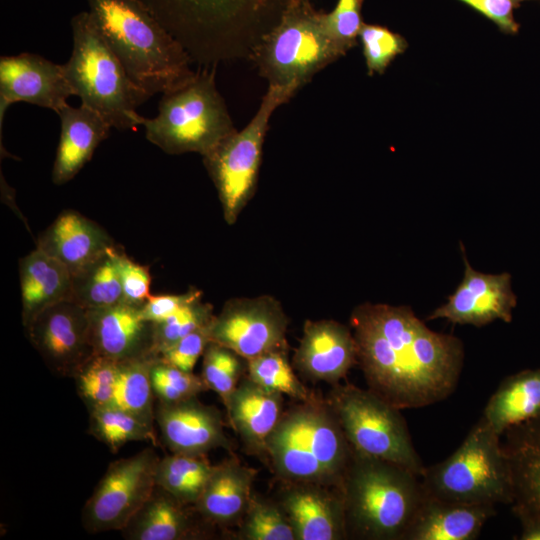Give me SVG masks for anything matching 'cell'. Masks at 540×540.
<instances>
[{
	"label": "cell",
	"mask_w": 540,
	"mask_h": 540,
	"mask_svg": "<svg viewBox=\"0 0 540 540\" xmlns=\"http://www.w3.org/2000/svg\"><path fill=\"white\" fill-rule=\"evenodd\" d=\"M357 363L368 389L398 409L448 398L464 363L462 341L432 331L410 307L364 303L351 313Z\"/></svg>",
	"instance_id": "1"
},
{
	"label": "cell",
	"mask_w": 540,
	"mask_h": 540,
	"mask_svg": "<svg viewBox=\"0 0 540 540\" xmlns=\"http://www.w3.org/2000/svg\"><path fill=\"white\" fill-rule=\"evenodd\" d=\"M193 61L248 58L293 0H139Z\"/></svg>",
	"instance_id": "2"
},
{
	"label": "cell",
	"mask_w": 540,
	"mask_h": 540,
	"mask_svg": "<svg viewBox=\"0 0 540 540\" xmlns=\"http://www.w3.org/2000/svg\"><path fill=\"white\" fill-rule=\"evenodd\" d=\"M90 14L131 80L150 96L196 74L182 44L139 0H88Z\"/></svg>",
	"instance_id": "3"
},
{
	"label": "cell",
	"mask_w": 540,
	"mask_h": 540,
	"mask_svg": "<svg viewBox=\"0 0 540 540\" xmlns=\"http://www.w3.org/2000/svg\"><path fill=\"white\" fill-rule=\"evenodd\" d=\"M339 489L353 539L405 540L426 498L419 476L353 449Z\"/></svg>",
	"instance_id": "4"
},
{
	"label": "cell",
	"mask_w": 540,
	"mask_h": 540,
	"mask_svg": "<svg viewBox=\"0 0 540 540\" xmlns=\"http://www.w3.org/2000/svg\"><path fill=\"white\" fill-rule=\"evenodd\" d=\"M266 451L283 483L340 488L352 448L329 402L313 394L283 412Z\"/></svg>",
	"instance_id": "5"
},
{
	"label": "cell",
	"mask_w": 540,
	"mask_h": 540,
	"mask_svg": "<svg viewBox=\"0 0 540 540\" xmlns=\"http://www.w3.org/2000/svg\"><path fill=\"white\" fill-rule=\"evenodd\" d=\"M71 26L73 48L63 67L73 95L112 128L137 130L136 109L151 96L131 80L89 12L75 16Z\"/></svg>",
	"instance_id": "6"
},
{
	"label": "cell",
	"mask_w": 540,
	"mask_h": 540,
	"mask_svg": "<svg viewBox=\"0 0 540 540\" xmlns=\"http://www.w3.org/2000/svg\"><path fill=\"white\" fill-rule=\"evenodd\" d=\"M149 142L171 155L202 157L237 130L216 86V69L204 68L185 85L162 94L158 113L141 116Z\"/></svg>",
	"instance_id": "7"
},
{
	"label": "cell",
	"mask_w": 540,
	"mask_h": 540,
	"mask_svg": "<svg viewBox=\"0 0 540 540\" xmlns=\"http://www.w3.org/2000/svg\"><path fill=\"white\" fill-rule=\"evenodd\" d=\"M501 438L481 417L454 453L425 468L420 479L426 495L461 504L512 505L513 479Z\"/></svg>",
	"instance_id": "8"
},
{
	"label": "cell",
	"mask_w": 540,
	"mask_h": 540,
	"mask_svg": "<svg viewBox=\"0 0 540 540\" xmlns=\"http://www.w3.org/2000/svg\"><path fill=\"white\" fill-rule=\"evenodd\" d=\"M323 12L310 0H293L247 59L269 85L296 94L328 65L344 56L328 36Z\"/></svg>",
	"instance_id": "9"
},
{
	"label": "cell",
	"mask_w": 540,
	"mask_h": 540,
	"mask_svg": "<svg viewBox=\"0 0 540 540\" xmlns=\"http://www.w3.org/2000/svg\"><path fill=\"white\" fill-rule=\"evenodd\" d=\"M327 401L354 451L422 476L426 466L412 443L400 409L370 389L353 384L334 385Z\"/></svg>",
	"instance_id": "10"
},
{
	"label": "cell",
	"mask_w": 540,
	"mask_h": 540,
	"mask_svg": "<svg viewBox=\"0 0 540 540\" xmlns=\"http://www.w3.org/2000/svg\"><path fill=\"white\" fill-rule=\"evenodd\" d=\"M292 97L294 94L290 91L268 85L249 123L203 156L204 166L216 188L223 217L228 225L237 222L254 196L271 116Z\"/></svg>",
	"instance_id": "11"
},
{
	"label": "cell",
	"mask_w": 540,
	"mask_h": 540,
	"mask_svg": "<svg viewBox=\"0 0 540 540\" xmlns=\"http://www.w3.org/2000/svg\"><path fill=\"white\" fill-rule=\"evenodd\" d=\"M160 457L154 448L110 463L82 510L91 533L121 531L152 494Z\"/></svg>",
	"instance_id": "12"
},
{
	"label": "cell",
	"mask_w": 540,
	"mask_h": 540,
	"mask_svg": "<svg viewBox=\"0 0 540 540\" xmlns=\"http://www.w3.org/2000/svg\"><path fill=\"white\" fill-rule=\"evenodd\" d=\"M289 319L281 303L270 295L232 298L210 324L211 341L243 359L288 351Z\"/></svg>",
	"instance_id": "13"
},
{
	"label": "cell",
	"mask_w": 540,
	"mask_h": 540,
	"mask_svg": "<svg viewBox=\"0 0 540 540\" xmlns=\"http://www.w3.org/2000/svg\"><path fill=\"white\" fill-rule=\"evenodd\" d=\"M24 327L47 367L59 377L73 378L94 356L88 310L72 299L47 307Z\"/></svg>",
	"instance_id": "14"
},
{
	"label": "cell",
	"mask_w": 540,
	"mask_h": 540,
	"mask_svg": "<svg viewBox=\"0 0 540 540\" xmlns=\"http://www.w3.org/2000/svg\"><path fill=\"white\" fill-rule=\"evenodd\" d=\"M73 95L63 64L38 54L20 53L0 58V131L10 105L26 102L56 114Z\"/></svg>",
	"instance_id": "15"
},
{
	"label": "cell",
	"mask_w": 540,
	"mask_h": 540,
	"mask_svg": "<svg viewBox=\"0 0 540 540\" xmlns=\"http://www.w3.org/2000/svg\"><path fill=\"white\" fill-rule=\"evenodd\" d=\"M464 276L453 294L442 306L436 308L428 320L446 319L454 324H471L482 327L497 319L512 321V310L517 298L511 288L509 273L484 274L469 264L463 245Z\"/></svg>",
	"instance_id": "16"
},
{
	"label": "cell",
	"mask_w": 540,
	"mask_h": 540,
	"mask_svg": "<svg viewBox=\"0 0 540 540\" xmlns=\"http://www.w3.org/2000/svg\"><path fill=\"white\" fill-rule=\"evenodd\" d=\"M155 423L171 453L206 455L209 451L232 449L220 412L197 397L155 405Z\"/></svg>",
	"instance_id": "17"
},
{
	"label": "cell",
	"mask_w": 540,
	"mask_h": 540,
	"mask_svg": "<svg viewBox=\"0 0 540 540\" xmlns=\"http://www.w3.org/2000/svg\"><path fill=\"white\" fill-rule=\"evenodd\" d=\"M357 363L351 330L335 320H306L293 367L306 379L337 385Z\"/></svg>",
	"instance_id": "18"
},
{
	"label": "cell",
	"mask_w": 540,
	"mask_h": 540,
	"mask_svg": "<svg viewBox=\"0 0 540 540\" xmlns=\"http://www.w3.org/2000/svg\"><path fill=\"white\" fill-rule=\"evenodd\" d=\"M277 501L296 540L347 539L344 503L339 488L313 483H284Z\"/></svg>",
	"instance_id": "19"
},
{
	"label": "cell",
	"mask_w": 540,
	"mask_h": 540,
	"mask_svg": "<svg viewBox=\"0 0 540 540\" xmlns=\"http://www.w3.org/2000/svg\"><path fill=\"white\" fill-rule=\"evenodd\" d=\"M142 304H119L88 310L90 339L94 355L118 362L155 357L153 323L141 313Z\"/></svg>",
	"instance_id": "20"
},
{
	"label": "cell",
	"mask_w": 540,
	"mask_h": 540,
	"mask_svg": "<svg viewBox=\"0 0 540 540\" xmlns=\"http://www.w3.org/2000/svg\"><path fill=\"white\" fill-rule=\"evenodd\" d=\"M213 526L187 505L159 486L121 530L127 540H191L209 536Z\"/></svg>",
	"instance_id": "21"
},
{
	"label": "cell",
	"mask_w": 540,
	"mask_h": 540,
	"mask_svg": "<svg viewBox=\"0 0 540 540\" xmlns=\"http://www.w3.org/2000/svg\"><path fill=\"white\" fill-rule=\"evenodd\" d=\"M114 246L97 223L74 210L62 211L37 241V248L64 264L72 276L92 265Z\"/></svg>",
	"instance_id": "22"
},
{
	"label": "cell",
	"mask_w": 540,
	"mask_h": 540,
	"mask_svg": "<svg viewBox=\"0 0 540 540\" xmlns=\"http://www.w3.org/2000/svg\"><path fill=\"white\" fill-rule=\"evenodd\" d=\"M283 394L243 376L226 407L231 426L248 454L267 459L266 442L284 409Z\"/></svg>",
	"instance_id": "23"
},
{
	"label": "cell",
	"mask_w": 540,
	"mask_h": 540,
	"mask_svg": "<svg viewBox=\"0 0 540 540\" xmlns=\"http://www.w3.org/2000/svg\"><path fill=\"white\" fill-rule=\"evenodd\" d=\"M256 474L235 457L215 465L195 510L213 527L239 525L252 499Z\"/></svg>",
	"instance_id": "24"
},
{
	"label": "cell",
	"mask_w": 540,
	"mask_h": 540,
	"mask_svg": "<svg viewBox=\"0 0 540 540\" xmlns=\"http://www.w3.org/2000/svg\"><path fill=\"white\" fill-rule=\"evenodd\" d=\"M57 115L61 129L51 179L54 184L63 185L92 158L112 127L99 113L83 104L79 107L67 104Z\"/></svg>",
	"instance_id": "25"
},
{
	"label": "cell",
	"mask_w": 540,
	"mask_h": 540,
	"mask_svg": "<svg viewBox=\"0 0 540 540\" xmlns=\"http://www.w3.org/2000/svg\"><path fill=\"white\" fill-rule=\"evenodd\" d=\"M493 505H471L426 495L405 540H474L495 515Z\"/></svg>",
	"instance_id": "26"
},
{
	"label": "cell",
	"mask_w": 540,
	"mask_h": 540,
	"mask_svg": "<svg viewBox=\"0 0 540 540\" xmlns=\"http://www.w3.org/2000/svg\"><path fill=\"white\" fill-rule=\"evenodd\" d=\"M19 277L24 326L47 307L72 299L69 269L37 247L21 259Z\"/></svg>",
	"instance_id": "27"
},
{
	"label": "cell",
	"mask_w": 540,
	"mask_h": 540,
	"mask_svg": "<svg viewBox=\"0 0 540 540\" xmlns=\"http://www.w3.org/2000/svg\"><path fill=\"white\" fill-rule=\"evenodd\" d=\"M502 436L512 473L514 502L540 510V414L509 428Z\"/></svg>",
	"instance_id": "28"
},
{
	"label": "cell",
	"mask_w": 540,
	"mask_h": 540,
	"mask_svg": "<svg viewBox=\"0 0 540 540\" xmlns=\"http://www.w3.org/2000/svg\"><path fill=\"white\" fill-rule=\"evenodd\" d=\"M540 414V368L525 369L502 380L482 418L502 437L506 430Z\"/></svg>",
	"instance_id": "29"
},
{
	"label": "cell",
	"mask_w": 540,
	"mask_h": 540,
	"mask_svg": "<svg viewBox=\"0 0 540 540\" xmlns=\"http://www.w3.org/2000/svg\"><path fill=\"white\" fill-rule=\"evenodd\" d=\"M157 357L119 362L118 377L110 405L154 427L155 403L150 368Z\"/></svg>",
	"instance_id": "30"
},
{
	"label": "cell",
	"mask_w": 540,
	"mask_h": 540,
	"mask_svg": "<svg viewBox=\"0 0 540 540\" xmlns=\"http://www.w3.org/2000/svg\"><path fill=\"white\" fill-rule=\"evenodd\" d=\"M214 467L206 455L171 453L159 459L155 482L184 504L194 506Z\"/></svg>",
	"instance_id": "31"
},
{
	"label": "cell",
	"mask_w": 540,
	"mask_h": 540,
	"mask_svg": "<svg viewBox=\"0 0 540 540\" xmlns=\"http://www.w3.org/2000/svg\"><path fill=\"white\" fill-rule=\"evenodd\" d=\"M109 250L92 265L73 276L72 300L87 310L124 302L119 275Z\"/></svg>",
	"instance_id": "32"
},
{
	"label": "cell",
	"mask_w": 540,
	"mask_h": 540,
	"mask_svg": "<svg viewBox=\"0 0 540 540\" xmlns=\"http://www.w3.org/2000/svg\"><path fill=\"white\" fill-rule=\"evenodd\" d=\"M89 415L88 432L114 453L129 442L158 445L155 428L124 410L108 405L89 411Z\"/></svg>",
	"instance_id": "33"
},
{
	"label": "cell",
	"mask_w": 540,
	"mask_h": 540,
	"mask_svg": "<svg viewBox=\"0 0 540 540\" xmlns=\"http://www.w3.org/2000/svg\"><path fill=\"white\" fill-rule=\"evenodd\" d=\"M288 351L265 353L246 361L247 376L262 387L292 399L304 401L313 393L298 379L290 364Z\"/></svg>",
	"instance_id": "34"
},
{
	"label": "cell",
	"mask_w": 540,
	"mask_h": 540,
	"mask_svg": "<svg viewBox=\"0 0 540 540\" xmlns=\"http://www.w3.org/2000/svg\"><path fill=\"white\" fill-rule=\"evenodd\" d=\"M237 536L242 540H296L295 531L279 503L254 493L239 523Z\"/></svg>",
	"instance_id": "35"
},
{
	"label": "cell",
	"mask_w": 540,
	"mask_h": 540,
	"mask_svg": "<svg viewBox=\"0 0 540 540\" xmlns=\"http://www.w3.org/2000/svg\"><path fill=\"white\" fill-rule=\"evenodd\" d=\"M202 378L221 398L225 408L244 376L246 360L232 350L210 342L203 354Z\"/></svg>",
	"instance_id": "36"
},
{
	"label": "cell",
	"mask_w": 540,
	"mask_h": 540,
	"mask_svg": "<svg viewBox=\"0 0 540 540\" xmlns=\"http://www.w3.org/2000/svg\"><path fill=\"white\" fill-rule=\"evenodd\" d=\"M118 371V361L94 355L75 374L77 392L89 411L110 405Z\"/></svg>",
	"instance_id": "37"
},
{
	"label": "cell",
	"mask_w": 540,
	"mask_h": 540,
	"mask_svg": "<svg viewBox=\"0 0 540 540\" xmlns=\"http://www.w3.org/2000/svg\"><path fill=\"white\" fill-rule=\"evenodd\" d=\"M213 306L202 297L187 304L166 319L153 323V355L159 354L190 334L207 326L214 318Z\"/></svg>",
	"instance_id": "38"
},
{
	"label": "cell",
	"mask_w": 540,
	"mask_h": 540,
	"mask_svg": "<svg viewBox=\"0 0 540 540\" xmlns=\"http://www.w3.org/2000/svg\"><path fill=\"white\" fill-rule=\"evenodd\" d=\"M369 76L382 75L408 47L406 39L386 26L363 23L358 35Z\"/></svg>",
	"instance_id": "39"
},
{
	"label": "cell",
	"mask_w": 540,
	"mask_h": 540,
	"mask_svg": "<svg viewBox=\"0 0 540 540\" xmlns=\"http://www.w3.org/2000/svg\"><path fill=\"white\" fill-rule=\"evenodd\" d=\"M150 376L154 396L160 402H179L210 390L201 375L183 371L159 358L153 361Z\"/></svg>",
	"instance_id": "40"
},
{
	"label": "cell",
	"mask_w": 540,
	"mask_h": 540,
	"mask_svg": "<svg viewBox=\"0 0 540 540\" xmlns=\"http://www.w3.org/2000/svg\"><path fill=\"white\" fill-rule=\"evenodd\" d=\"M362 5L363 0H337L331 12H323L325 30L344 55L357 45L364 23Z\"/></svg>",
	"instance_id": "41"
},
{
	"label": "cell",
	"mask_w": 540,
	"mask_h": 540,
	"mask_svg": "<svg viewBox=\"0 0 540 540\" xmlns=\"http://www.w3.org/2000/svg\"><path fill=\"white\" fill-rule=\"evenodd\" d=\"M109 251L119 275L124 301L143 304L151 295V275L148 267L136 263L115 245Z\"/></svg>",
	"instance_id": "42"
},
{
	"label": "cell",
	"mask_w": 540,
	"mask_h": 540,
	"mask_svg": "<svg viewBox=\"0 0 540 540\" xmlns=\"http://www.w3.org/2000/svg\"><path fill=\"white\" fill-rule=\"evenodd\" d=\"M210 324L186 335L162 351L157 358L183 371L193 372L195 364L211 342Z\"/></svg>",
	"instance_id": "43"
},
{
	"label": "cell",
	"mask_w": 540,
	"mask_h": 540,
	"mask_svg": "<svg viewBox=\"0 0 540 540\" xmlns=\"http://www.w3.org/2000/svg\"><path fill=\"white\" fill-rule=\"evenodd\" d=\"M481 14L504 34L516 35L520 24L515 20L514 11L522 3L532 0H457Z\"/></svg>",
	"instance_id": "44"
},
{
	"label": "cell",
	"mask_w": 540,
	"mask_h": 540,
	"mask_svg": "<svg viewBox=\"0 0 540 540\" xmlns=\"http://www.w3.org/2000/svg\"><path fill=\"white\" fill-rule=\"evenodd\" d=\"M201 297L202 293L197 289L182 294L150 295L142 304L141 313L147 321L157 323Z\"/></svg>",
	"instance_id": "45"
},
{
	"label": "cell",
	"mask_w": 540,
	"mask_h": 540,
	"mask_svg": "<svg viewBox=\"0 0 540 540\" xmlns=\"http://www.w3.org/2000/svg\"><path fill=\"white\" fill-rule=\"evenodd\" d=\"M512 511L521 525L520 540H540V510L514 502Z\"/></svg>",
	"instance_id": "46"
}]
</instances>
